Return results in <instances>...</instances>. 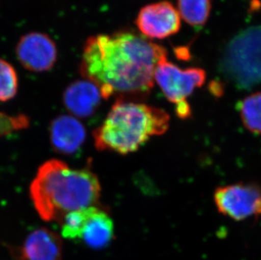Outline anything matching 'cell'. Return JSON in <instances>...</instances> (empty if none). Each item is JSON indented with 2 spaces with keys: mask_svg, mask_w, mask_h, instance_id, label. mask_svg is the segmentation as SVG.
Listing matches in <instances>:
<instances>
[{
  "mask_svg": "<svg viewBox=\"0 0 261 260\" xmlns=\"http://www.w3.org/2000/svg\"><path fill=\"white\" fill-rule=\"evenodd\" d=\"M17 73L5 59H0V101L12 100L18 92Z\"/></svg>",
  "mask_w": 261,
  "mask_h": 260,
  "instance_id": "cell-15",
  "label": "cell"
},
{
  "mask_svg": "<svg viewBox=\"0 0 261 260\" xmlns=\"http://www.w3.org/2000/svg\"><path fill=\"white\" fill-rule=\"evenodd\" d=\"M101 91L92 81L86 79L69 84L63 94V103L70 115L88 118L93 115L101 104Z\"/></svg>",
  "mask_w": 261,
  "mask_h": 260,
  "instance_id": "cell-11",
  "label": "cell"
},
{
  "mask_svg": "<svg viewBox=\"0 0 261 260\" xmlns=\"http://www.w3.org/2000/svg\"><path fill=\"white\" fill-rule=\"evenodd\" d=\"M214 201L220 213L235 221L257 217L261 216V187L244 183L219 187Z\"/></svg>",
  "mask_w": 261,
  "mask_h": 260,
  "instance_id": "cell-6",
  "label": "cell"
},
{
  "mask_svg": "<svg viewBox=\"0 0 261 260\" xmlns=\"http://www.w3.org/2000/svg\"><path fill=\"white\" fill-rule=\"evenodd\" d=\"M218 68L222 76L240 90L261 84V25L235 35L222 51Z\"/></svg>",
  "mask_w": 261,
  "mask_h": 260,
  "instance_id": "cell-4",
  "label": "cell"
},
{
  "mask_svg": "<svg viewBox=\"0 0 261 260\" xmlns=\"http://www.w3.org/2000/svg\"><path fill=\"white\" fill-rule=\"evenodd\" d=\"M29 194L42 220L60 223L72 211L96 206L101 187L98 177L89 167L74 169L61 160L51 159L40 166Z\"/></svg>",
  "mask_w": 261,
  "mask_h": 260,
  "instance_id": "cell-2",
  "label": "cell"
},
{
  "mask_svg": "<svg viewBox=\"0 0 261 260\" xmlns=\"http://www.w3.org/2000/svg\"><path fill=\"white\" fill-rule=\"evenodd\" d=\"M11 251L19 260H61L63 243L55 231L41 227L32 231L21 247Z\"/></svg>",
  "mask_w": 261,
  "mask_h": 260,
  "instance_id": "cell-9",
  "label": "cell"
},
{
  "mask_svg": "<svg viewBox=\"0 0 261 260\" xmlns=\"http://www.w3.org/2000/svg\"><path fill=\"white\" fill-rule=\"evenodd\" d=\"M164 47L130 32L99 34L85 43L80 64L83 79L96 84L102 98L147 95Z\"/></svg>",
  "mask_w": 261,
  "mask_h": 260,
  "instance_id": "cell-1",
  "label": "cell"
},
{
  "mask_svg": "<svg viewBox=\"0 0 261 260\" xmlns=\"http://www.w3.org/2000/svg\"><path fill=\"white\" fill-rule=\"evenodd\" d=\"M30 123L29 117L25 114L10 115L0 111V138L25 129Z\"/></svg>",
  "mask_w": 261,
  "mask_h": 260,
  "instance_id": "cell-16",
  "label": "cell"
},
{
  "mask_svg": "<svg viewBox=\"0 0 261 260\" xmlns=\"http://www.w3.org/2000/svg\"><path fill=\"white\" fill-rule=\"evenodd\" d=\"M244 127L250 132L261 135V92L253 93L237 105Z\"/></svg>",
  "mask_w": 261,
  "mask_h": 260,
  "instance_id": "cell-13",
  "label": "cell"
},
{
  "mask_svg": "<svg viewBox=\"0 0 261 260\" xmlns=\"http://www.w3.org/2000/svg\"><path fill=\"white\" fill-rule=\"evenodd\" d=\"M178 13L185 22L200 28L206 23L212 9L211 0H177Z\"/></svg>",
  "mask_w": 261,
  "mask_h": 260,
  "instance_id": "cell-14",
  "label": "cell"
},
{
  "mask_svg": "<svg viewBox=\"0 0 261 260\" xmlns=\"http://www.w3.org/2000/svg\"><path fill=\"white\" fill-rule=\"evenodd\" d=\"M15 53L20 64L29 71H48L57 61L55 42L42 32H29L20 37Z\"/></svg>",
  "mask_w": 261,
  "mask_h": 260,
  "instance_id": "cell-7",
  "label": "cell"
},
{
  "mask_svg": "<svg viewBox=\"0 0 261 260\" xmlns=\"http://www.w3.org/2000/svg\"><path fill=\"white\" fill-rule=\"evenodd\" d=\"M206 74L198 68L182 69L168 61L167 58L158 63L154 80L168 101L175 104L177 117L182 119L191 117V109L186 99L195 89L204 85Z\"/></svg>",
  "mask_w": 261,
  "mask_h": 260,
  "instance_id": "cell-5",
  "label": "cell"
},
{
  "mask_svg": "<svg viewBox=\"0 0 261 260\" xmlns=\"http://www.w3.org/2000/svg\"><path fill=\"white\" fill-rule=\"evenodd\" d=\"M169 121V115L160 108L118 98L103 123L94 130V144L100 151L128 155L150 138L168 131Z\"/></svg>",
  "mask_w": 261,
  "mask_h": 260,
  "instance_id": "cell-3",
  "label": "cell"
},
{
  "mask_svg": "<svg viewBox=\"0 0 261 260\" xmlns=\"http://www.w3.org/2000/svg\"><path fill=\"white\" fill-rule=\"evenodd\" d=\"M49 139L56 152L62 155H74L84 145L87 129L74 116L59 115L50 123Z\"/></svg>",
  "mask_w": 261,
  "mask_h": 260,
  "instance_id": "cell-10",
  "label": "cell"
},
{
  "mask_svg": "<svg viewBox=\"0 0 261 260\" xmlns=\"http://www.w3.org/2000/svg\"><path fill=\"white\" fill-rule=\"evenodd\" d=\"M114 238V221L109 213L98 206L88 207L79 241L99 250L109 246Z\"/></svg>",
  "mask_w": 261,
  "mask_h": 260,
  "instance_id": "cell-12",
  "label": "cell"
},
{
  "mask_svg": "<svg viewBox=\"0 0 261 260\" xmlns=\"http://www.w3.org/2000/svg\"><path fill=\"white\" fill-rule=\"evenodd\" d=\"M136 25L149 38L163 39L180 29L179 13L168 1L155 3L142 8L136 18Z\"/></svg>",
  "mask_w": 261,
  "mask_h": 260,
  "instance_id": "cell-8",
  "label": "cell"
}]
</instances>
